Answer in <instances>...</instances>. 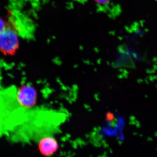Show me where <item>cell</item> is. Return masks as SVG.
Masks as SVG:
<instances>
[{"mask_svg": "<svg viewBox=\"0 0 157 157\" xmlns=\"http://www.w3.org/2000/svg\"><path fill=\"white\" fill-rule=\"evenodd\" d=\"M19 46L18 32L14 27L8 25L0 34V52L6 56H13Z\"/></svg>", "mask_w": 157, "mask_h": 157, "instance_id": "1", "label": "cell"}, {"mask_svg": "<svg viewBox=\"0 0 157 157\" xmlns=\"http://www.w3.org/2000/svg\"><path fill=\"white\" fill-rule=\"evenodd\" d=\"M16 98L21 107L26 109L32 108L36 103L37 92L31 86L24 85L17 90Z\"/></svg>", "mask_w": 157, "mask_h": 157, "instance_id": "2", "label": "cell"}, {"mask_svg": "<svg viewBox=\"0 0 157 157\" xmlns=\"http://www.w3.org/2000/svg\"><path fill=\"white\" fill-rule=\"evenodd\" d=\"M38 143L39 151L44 156L50 157L58 149L59 144L53 136L43 137Z\"/></svg>", "mask_w": 157, "mask_h": 157, "instance_id": "3", "label": "cell"}, {"mask_svg": "<svg viewBox=\"0 0 157 157\" xmlns=\"http://www.w3.org/2000/svg\"><path fill=\"white\" fill-rule=\"evenodd\" d=\"M8 26V25H7L6 21L2 17H0V34L4 31Z\"/></svg>", "mask_w": 157, "mask_h": 157, "instance_id": "4", "label": "cell"}, {"mask_svg": "<svg viewBox=\"0 0 157 157\" xmlns=\"http://www.w3.org/2000/svg\"><path fill=\"white\" fill-rule=\"evenodd\" d=\"M98 4L100 5H103V4H106L109 2V0H95Z\"/></svg>", "mask_w": 157, "mask_h": 157, "instance_id": "5", "label": "cell"}]
</instances>
